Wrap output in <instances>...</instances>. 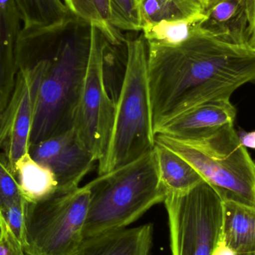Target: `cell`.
Masks as SVG:
<instances>
[{"instance_id": "6da1fadb", "label": "cell", "mask_w": 255, "mask_h": 255, "mask_svg": "<svg viewBox=\"0 0 255 255\" xmlns=\"http://www.w3.org/2000/svg\"><path fill=\"white\" fill-rule=\"evenodd\" d=\"M148 77L154 133L184 112L230 99L255 84V48L216 40L196 31L176 46L148 43Z\"/></svg>"}, {"instance_id": "7a4b0ae2", "label": "cell", "mask_w": 255, "mask_h": 255, "mask_svg": "<svg viewBox=\"0 0 255 255\" xmlns=\"http://www.w3.org/2000/svg\"><path fill=\"white\" fill-rule=\"evenodd\" d=\"M91 27L73 16L64 23L49 28H22L16 58L41 57L46 61L30 145L73 128L88 67Z\"/></svg>"}, {"instance_id": "3957f363", "label": "cell", "mask_w": 255, "mask_h": 255, "mask_svg": "<svg viewBox=\"0 0 255 255\" xmlns=\"http://www.w3.org/2000/svg\"><path fill=\"white\" fill-rule=\"evenodd\" d=\"M88 185L91 198L84 239L127 228L154 205L163 203L167 194L159 176L154 148L130 163L99 175Z\"/></svg>"}, {"instance_id": "277c9868", "label": "cell", "mask_w": 255, "mask_h": 255, "mask_svg": "<svg viewBox=\"0 0 255 255\" xmlns=\"http://www.w3.org/2000/svg\"><path fill=\"white\" fill-rule=\"evenodd\" d=\"M127 38L128 62L116 102L115 122L99 175L115 170L152 151L155 145L148 77V42L143 34Z\"/></svg>"}, {"instance_id": "5b68a950", "label": "cell", "mask_w": 255, "mask_h": 255, "mask_svg": "<svg viewBox=\"0 0 255 255\" xmlns=\"http://www.w3.org/2000/svg\"><path fill=\"white\" fill-rule=\"evenodd\" d=\"M155 142L187 160L223 202L255 208V162L241 144L234 124L199 140L185 142L156 134Z\"/></svg>"}, {"instance_id": "8992f818", "label": "cell", "mask_w": 255, "mask_h": 255, "mask_svg": "<svg viewBox=\"0 0 255 255\" xmlns=\"http://www.w3.org/2000/svg\"><path fill=\"white\" fill-rule=\"evenodd\" d=\"M91 191L58 187L53 193L25 207V255H76L84 241Z\"/></svg>"}, {"instance_id": "52a82bcc", "label": "cell", "mask_w": 255, "mask_h": 255, "mask_svg": "<svg viewBox=\"0 0 255 255\" xmlns=\"http://www.w3.org/2000/svg\"><path fill=\"white\" fill-rule=\"evenodd\" d=\"M172 255H212L223 240V201L206 181L182 193H167Z\"/></svg>"}, {"instance_id": "ba28073f", "label": "cell", "mask_w": 255, "mask_h": 255, "mask_svg": "<svg viewBox=\"0 0 255 255\" xmlns=\"http://www.w3.org/2000/svg\"><path fill=\"white\" fill-rule=\"evenodd\" d=\"M106 39L99 28L91 27L88 67L73 128L81 143L97 162H100L107 151L116 109V103L109 95L103 77V50Z\"/></svg>"}, {"instance_id": "9c48e42d", "label": "cell", "mask_w": 255, "mask_h": 255, "mask_svg": "<svg viewBox=\"0 0 255 255\" xmlns=\"http://www.w3.org/2000/svg\"><path fill=\"white\" fill-rule=\"evenodd\" d=\"M18 70L11 97L0 113V148L14 170L19 157L28 152L36 101L46 68L41 57L18 60Z\"/></svg>"}, {"instance_id": "30bf717a", "label": "cell", "mask_w": 255, "mask_h": 255, "mask_svg": "<svg viewBox=\"0 0 255 255\" xmlns=\"http://www.w3.org/2000/svg\"><path fill=\"white\" fill-rule=\"evenodd\" d=\"M28 153L37 163L52 170L58 187H79L97 162L73 129L30 145Z\"/></svg>"}, {"instance_id": "8fae6325", "label": "cell", "mask_w": 255, "mask_h": 255, "mask_svg": "<svg viewBox=\"0 0 255 255\" xmlns=\"http://www.w3.org/2000/svg\"><path fill=\"white\" fill-rule=\"evenodd\" d=\"M237 110L230 99L212 100L196 106L160 127L156 134L177 140L195 141L208 137L222 128L234 124Z\"/></svg>"}, {"instance_id": "7c38bea8", "label": "cell", "mask_w": 255, "mask_h": 255, "mask_svg": "<svg viewBox=\"0 0 255 255\" xmlns=\"http://www.w3.org/2000/svg\"><path fill=\"white\" fill-rule=\"evenodd\" d=\"M197 31L224 43L250 44L253 25L247 0H218L210 4Z\"/></svg>"}, {"instance_id": "4fadbf2b", "label": "cell", "mask_w": 255, "mask_h": 255, "mask_svg": "<svg viewBox=\"0 0 255 255\" xmlns=\"http://www.w3.org/2000/svg\"><path fill=\"white\" fill-rule=\"evenodd\" d=\"M21 22L13 0H0V113L11 97L19 70L16 47Z\"/></svg>"}, {"instance_id": "5bb4252c", "label": "cell", "mask_w": 255, "mask_h": 255, "mask_svg": "<svg viewBox=\"0 0 255 255\" xmlns=\"http://www.w3.org/2000/svg\"><path fill=\"white\" fill-rule=\"evenodd\" d=\"M153 226L115 229L85 238L76 255H148Z\"/></svg>"}, {"instance_id": "9a60e30c", "label": "cell", "mask_w": 255, "mask_h": 255, "mask_svg": "<svg viewBox=\"0 0 255 255\" xmlns=\"http://www.w3.org/2000/svg\"><path fill=\"white\" fill-rule=\"evenodd\" d=\"M223 241L238 255L255 253V208L223 202Z\"/></svg>"}, {"instance_id": "2e32d148", "label": "cell", "mask_w": 255, "mask_h": 255, "mask_svg": "<svg viewBox=\"0 0 255 255\" xmlns=\"http://www.w3.org/2000/svg\"><path fill=\"white\" fill-rule=\"evenodd\" d=\"M154 152L159 176L167 193H182L203 181L197 171L181 156L155 142Z\"/></svg>"}, {"instance_id": "e0dca14e", "label": "cell", "mask_w": 255, "mask_h": 255, "mask_svg": "<svg viewBox=\"0 0 255 255\" xmlns=\"http://www.w3.org/2000/svg\"><path fill=\"white\" fill-rule=\"evenodd\" d=\"M14 174L22 197L28 202L42 200L58 187L56 177L52 170L35 161L28 152L15 163Z\"/></svg>"}, {"instance_id": "ac0fdd59", "label": "cell", "mask_w": 255, "mask_h": 255, "mask_svg": "<svg viewBox=\"0 0 255 255\" xmlns=\"http://www.w3.org/2000/svg\"><path fill=\"white\" fill-rule=\"evenodd\" d=\"M206 8L203 0H140L142 28L163 20L202 17Z\"/></svg>"}, {"instance_id": "d6986e66", "label": "cell", "mask_w": 255, "mask_h": 255, "mask_svg": "<svg viewBox=\"0 0 255 255\" xmlns=\"http://www.w3.org/2000/svg\"><path fill=\"white\" fill-rule=\"evenodd\" d=\"M23 28L55 26L73 17L62 0H13Z\"/></svg>"}, {"instance_id": "ffe728a7", "label": "cell", "mask_w": 255, "mask_h": 255, "mask_svg": "<svg viewBox=\"0 0 255 255\" xmlns=\"http://www.w3.org/2000/svg\"><path fill=\"white\" fill-rule=\"evenodd\" d=\"M70 13L92 26L97 27L113 44L127 40L120 30L111 24L109 0H63Z\"/></svg>"}, {"instance_id": "44dd1931", "label": "cell", "mask_w": 255, "mask_h": 255, "mask_svg": "<svg viewBox=\"0 0 255 255\" xmlns=\"http://www.w3.org/2000/svg\"><path fill=\"white\" fill-rule=\"evenodd\" d=\"M203 16L186 20L160 21L142 27V34L148 43L176 46L190 38L197 31L198 23Z\"/></svg>"}, {"instance_id": "7402d4cb", "label": "cell", "mask_w": 255, "mask_h": 255, "mask_svg": "<svg viewBox=\"0 0 255 255\" xmlns=\"http://www.w3.org/2000/svg\"><path fill=\"white\" fill-rule=\"evenodd\" d=\"M110 22L120 31H142L140 0H109Z\"/></svg>"}, {"instance_id": "603a6c76", "label": "cell", "mask_w": 255, "mask_h": 255, "mask_svg": "<svg viewBox=\"0 0 255 255\" xmlns=\"http://www.w3.org/2000/svg\"><path fill=\"white\" fill-rule=\"evenodd\" d=\"M22 196L8 158L4 153H0V211Z\"/></svg>"}, {"instance_id": "cb8c5ba5", "label": "cell", "mask_w": 255, "mask_h": 255, "mask_svg": "<svg viewBox=\"0 0 255 255\" xmlns=\"http://www.w3.org/2000/svg\"><path fill=\"white\" fill-rule=\"evenodd\" d=\"M27 201L23 197L16 199L0 211V215L16 239L23 247L25 242V214Z\"/></svg>"}, {"instance_id": "d4e9b609", "label": "cell", "mask_w": 255, "mask_h": 255, "mask_svg": "<svg viewBox=\"0 0 255 255\" xmlns=\"http://www.w3.org/2000/svg\"><path fill=\"white\" fill-rule=\"evenodd\" d=\"M0 255H25L21 243L16 239L0 215Z\"/></svg>"}, {"instance_id": "484cf974", "label": "cell", "mask_w": 255, "mask_h": 255, "mask_svg": "<svg viewBox=\"0 0 255 255\" xmlns=\"http://www.w3.org/2000/svg\"><path fill=\"white\" fill-rule=\"evenodd\" d=\"M240 140L244 146L255 148V130L251 132H243L239 135Z\"/></svg>"}, {"instance_id": "4316f807", "label": "cell", "mask_w": 255, "mask_h": 255, "mask_svg": "<svg viewBox=\"0 0 255 255\" xmlns=\"http://www.w3.org/2000/svg\"><path fill=\"white\" fill-rule=\"evenodd\" d=\"M212 255H239L222 240Z\"/></svg>"}, {"instance_id": "83f0119b", "label": "cell", "mask_w": 255, "mask_h": 255, "mask_svg": "<svg viewBox=\"0 0 255 255\" xmlns=\"http://www.w3.org/2000/svg\"><path fill=\"white\" fill-rule=\"evenodd\" d=\"M250 44L255 48V13L254 22H253V33H252L251 40H250Z\"/></svg>"}, {"instance_id": "f1b7e54d", "label": "cell", "mask_w": 255, "mask_h": 255, "mask_svg": "<svg viewBox=\"0 0 255 255\" xmlns=\"http://www.w3.org/2000/svg\"><path fill=\"white\" fill-rule=\"evenodd\" d=\"M205 1V4H206L207 7L210 5V4H212V3L215 2V1H218V0H203Z\"/></svg>"}, {"instance_id": "f546056e", "label": "cell", "mask_w": 255, "mask_h": 255, "mask_svg": "<svg viewBox=\"0 0 255 255\" xmlns=\"http://www.w3.org/2000/svg\"><path fill=\"white\" fill-rule=\"evenodd\" d=\"M239 255H255V253H249V254H240Z\"/></svg>"}]
</instances>
